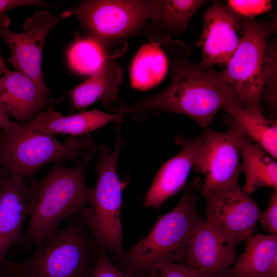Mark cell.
Here are the masks:
<instances>
[{
    "label": "cell",
    "instance_id": "cell-1",
    "mask_svg": "<svg viewBox=\"0 0 277 277\" xmlns=\"http://www.w3.org/2000/svg\"><path fill=\"white\" fill-rule=\"evenodd\" d=\"M184 56H173L171 81L160 93L135 103L121 102L118 112L143 121L160 111L186 115L202 128L209 126L216 113L237 104L234 92L221 71L202 69L189 63Z\"/></svg>",
    "mask_w": 277,
    "mask_h": 277
},
{
    "label": "cell",
    "instance_id": "cell-2",
    "mask_svg": "<svg viewBox=\"0 0 277 277\" xmlns=\"http://www.w3.org/2000/svg\"><path fill=\"white\" fill-rule=\"evenodd\" d=\"M95 153L87 154L74 167L55 162L43 179L29 183V219L22 242L38 248L61 223L90 204L93 189L87 185L85 172Z\"/></svg>",
    "mask_w": 277,
    "mask_h": 277
},
{
    "label": "cell",
    "instance_id": "cell-3",
    "mask_svg": "<svg viewBox=\"0 0 277 277\" xmlns=\"http://www.w3.org/2000/svg\"><path fill=\"white\" fill-rule=\"evenodd\" d=\"M274 29V22L241 17L242 36L226 69L221 71L240 106L262 112L264 100L272 107H276V48L267 43Z\"/></svg>",
    "mask_w": 277,
    "mask_h": 277
},
{
    "label": "cell",
    "instance_id": "cell-4",
    "mask_svg": "<svg viewBox=\"0 0 277 277\" xmlns=\"http://www.w3.org/2000/svg\"><path fill=\"white\" fill-rule=\"evenodd\" d=\"M100 246L77 213L64 227L57 228L30 258L7 260L0 274L9 277H89Z\"/></svg>",
    "mask_w": 277,
    "mask_h": 277
},
{
    "label": "cell",
    "instance_id": "cell-5",
    "mask_svg": "<svg viewBox=\"0 0 277 277\" xmlns=\"http://www.w3.org/2000/svg\"><path fill=\"white\" fill-rule=\"evenodd\" d=\"M195 194L187 186L177 205L160 216L141 240L116 258L119 267L132 277H149L157 265L182 263L191 235L202 219Z\"/></svg>",
    "mask_w": 277,
    "mask_h": 277
},
{
    "label": "cell",
    "instance_id": "cell-6",
    "mask_svg": "<svg viewBox=\"0 0 277 277\" xmlns=\"http://www.w3.org/2000/svg\"><path fill=\"white\" fill-rule=\"evenodd\" d=\"M21 123V128L16 132H0V164L13 179L30 178L47 164L79 161L97 151L88 134L69 135L62 143L55 135L28 129Z\"/></svg>",
    "mask_w": 277,
    "mask_h": 277
},
{
    "label": "cell",
    "instance_id": "cell-7",
    "mask_svg": "<svg viewBox=\"0 0 277 277\" xmlns=\"http://www.w3.org/2000/svg\"><path fill=\"white\" fill-rule=\"evenodd\" d=\"M116 142L113 150L106 145L97 147L96 167L97 182L90 204L79 212L100 246L117 258L124 252L120 213L122 192L127 182L121 181L116 171L118 155L124 142L121 125L115 126Z\"/></svg>",
    "mask_w": 277,
    "mask_h": 277
},
{
    "label": "cell",
    "instance_id": "cell-8",
    "mask_svg": "<svg viewBox=\"0 0 277 277\" xmlns=\"http://www.w3.org/2000/svg\"><path fill=\"white\" fill-rule=\"evenodd\" d=\"M228 129L220 132L207 129V134L196 165L193 169L204 176L201 190L206 194L241 189L239 183L242 172L240 143L245 135L231 118Z\"/></svg>",
    "mask_w": 277,
    "mask_h": 277
},
{
    "label": "cell",
    "instance_id": "cell-9",
    "mask_svg": "<svg viewBox=\"0 0 277 277\" xmlns=\"http://www.w3.org/2000/svg\"><path fill=\"white\" fill-rule=\"evenodd\" d=\"M148 1L91 0L64 11L59 17H76L101 40L119 38L136 31L148 19Z\"/></svg>",
    "mask_w": 277,
    "mask_h": 277
},
{
    "label": "cell",
    "instance_id": "cell-10",
    "mask_svg": "<svg viewBox=\"0 0 277 277\" xmlns=\"http://www.w3.org/2000/svg\"><path fill=\"white\" fill-rule=\"evenodd\" d=\"M204 196L206 222L229 245L235 247L253 235L261 212L248 194L241 189Z\"/></svg>",
    "mask_w": 277,
    "mask_h": 277
},
{
    "label": "cell",
    "instance_id": "cell-11",
    "mask_svg": "<svg viewBox=\"0 0 277 277\" xmlns=\"http://www.w3.org/2000/svg\"><path fill=\"white\" fill-rule=\"evenodd\" d=\"M59 17L47 10L37 11L24 23V31L16 33L5 28L0 36L10 50L8 62L20 72L29 77L39 91L48 96L50 90L42 74V52L46 38L57 24Z\"/></svg>",
    "mask_w": 277,
    "mask_h": 277
},
{
    "label": "cell",
    "instance_id": "cell-12",
    "mask_svg": "<svg viewBox=\"0 0 277 277\" xmlns=\"http://www.w3.org/2000/svg\"><path fill=\"white\" fill-rule=\"evenodd\" d=\"M241 17L219 1L206 10L203 31L198 44L202 56L196 65L201 69L211 68L216 64L227 65L235 53L240 38Z\"/></svg>",
    "mask_w": 277,
    "mask_h": 277
},
{
    "label": "cell",
    "instance_id": "cell-13",
    "mask_svg": "<svg viewBox=\"0 0 277 277\" xmlns=\"http://www.w3.org/2000/svg\"><path fill=\"white\" fill-rule=\"evenodd\" d=\"M207 134V130L195 138L176 136L175 143L181 150L157 172L144 198L145 207L157 209L184 187L191 169L198 161Z\"/></svg>",
    "mask_w": 277,
    "mask_h": 277
},
{
    "label": "cell",
    "instance_id": "cell-14",
    "mask_svg": "<svg viewBox=\"0 0 277 277\" xmlns=\"http://www.w3.org/2000/svg\"><path fill=\"white\" fill-rule=\"evenodd\" d=\"M235 260V247L226 243L202 219L191 235L182 263L211 277H223Z\"/></svg>",
    "mask_w": 277,
    "mask_h": 277
},
{
    "label": "cell",
    "instance_id": "cell-15",
    "mask_svg": "<svg viewBox=\"0 0 277 277\" xmlns=\"http://www.w3.org/2000/svg\"><path fill=\"white\" fill-rule=\"evenodd\" d=\"M28 185L26 179L7 175L0 185V271L9 249L23 241V225L29 214Z\"/></svg>",
    "mask_w": 277,
    "mask_h": 277
},
{
    "label": "cell",
    "instance_id": "cell-16",
    "mask_svg": "<svg viewBox=\"0 0 277 277\" xmlns=\"http://www.w3.org/2000/svg\"><path fill=\"white\" fill-rule=\"evenodd\" d=\"M47 103L48 97L25 74L8 70L0 76V106L18 121L30 122Z\"/></svg>",
    "mask_w": 277,
    "mask_h": 277
},
{
    "label": "cell",
    "instance_id": "cell-17",
    "mask_svg": "<svg viewBox=\"0 0 277 277\" xmlns=\"http://www.w3.org/2000/svg\"><path fill=\"white\" fill-rule=\"evenodd\" d=\"M122 76V69L116 62L110 58L105 61L86 80L67 92L73 110H83L101 100L105 107L116 113Z\"/></svg>",
    "mask_w": 277,
    "mask_h": 277
},
{
    "label": "cell",
    "instance_id": "cell-18",
    "mask_svg": "<svg viewBox=\"0 0 277 277\" xmlns=\"http://www.w3.org/2000/svg\"><path fill=\"white\" fill-rule=\"evenodd\" d=\"M117 113H107L96 109L68 116L52 110L42 111L31 121L23 123L30 130L55 135L69 134L80 136L88 134L109 123L123 121Z\"/></svg>",
    "mask_w": 277,
    "mask_h": 277
},
{
    "label": "cell",
    "instance_id": "cell-19",
    "mask_svg": "<svg viewBox=\"0 0 277 277\" xmlns=\"http://www.w3.org/2000/svg\"><path fill=\"white\" fill-rule=\"evenodd\" d=\"M246 241L244 252L224 276L277 277V234H253Z\"/></svg>",
    "mask_w": 277,
    "mask_h": 277
},
{
    "label": "cell",
    "instance_id": "cell-20",
    "mask_svg": "<svg viewBox=\"0 0 277 277\" xmlns=\"http://www.w3.org/2000/svg\"><path fill=\"white\" fill-rule=\"evenodd\" d=\"M242 172L245 182L241 190L250 194L261 187L277 190V163L275 159L244 135L241 141Z\"/></svg>",
    "mask_w": 277,
    "mask_h": 277
},
{
    "label": "cell",
    "instance_id": "cell-21",
    "mask_svg": "<svg viewBox=\"0 0 277 277\" xmlns=\"http://www.w3.org/2000/svg\"><path fill=\"white\" fill-rule=\"evenodd\" d=\"M160 43L143 45L136 53L130 68V85L145 91L159 84L165 77L168 58Z\"/></svg>",
    "mask_w": 277,
    "mask_h": 277
},
{
    "label": "cell",
    "instance_id": "cell-22",
    "mask_svg": "<svg viewBox=\"0 0 277 277\" xmlns=\"http://www.w3.org/2000/svg\"><path fill=\"white\" fill-rule=\"evenodd\" d=\"M225 111L252 139L275 160L277 157V124L266 118L262 112L253 111L237 104L228 105Z\"/></svg>",
    "mask_w": 277,
    "mask_h": 277
},
{
    "label": "cell",
    "instance_id": "cell-23",
    "mask_svg": "<svg viewBox=\"0 0 277 277\" xmlns=\"http://www.w3.org/2000/svg\"><path fill=\"white\" fill-rule=\"evenodd\" d=\"M206 1L201 0L148 1V19L161 30L180 32Z\"/></svg>",
    "mask_w": 277,
    "mask_h": 277
},
{
    "label": "cell",
    "instance_id": "cell-24",
    "mask_svg": "<svg viewBox=\"0 0 277 277\" xmlns=\"http://www.w3.org/2000/svg\"><path fill=\"white\" fill-rule=\"evenodd\" d=\"M67 58L74 71L91 75L110 56L106 54L101 42L93 37L77 39L69 50Z\"/></svg>",
    "mask_w": 277,
    "mask_h": 277
},
{
    "label": "cell",
    "instance_id": "cell-25",
    "mask_svg": "<svg viewBox=\"0 0 277 277\" xmlns=\"http://www.w3.org/2000/svg\"><path fill=\"white\" fill-rule=\"evenodd\" d=\"M227 7L241 17L252 18L265 13L272 7L270 1H235L227 2Z\"/></svg>",
    "mask_w": 277,
    "mask_h": 277
},
{
    "label": "cell",
    "instance_id": "cell-26",
    "mask_svg": "<svg viewBox=\"0 0 277 277\" xmlns=\"http://www.w3.org/2000/svg\"><path fill=\"white\" fill-rule=\"evenodd\" d=\"M89 277H132L111 261L108 251L100 246L94 267Z\"/></svg>",
    "mask_w": 277,
    "mask_h": 277
},
{
    "label": "cell",
    "instance_id": "cell-27",
    "mask_svg": "<svg viewBox=\"0 0 277 277\" xmlns=\"http://www.w3.org/2000/svg\"><path fill=\"white\" fill-rule=\"evenodd\" d=\"M155 269L162 277H211L183 263H162L157 265Z\"/></svg>",
    "mask_w": 277,
    "mask_h": 277
},
{
    "label": "cell",
    "instance_id": "cell-28",
    "mask_svg": "<svg viewBox=\"0 0 277 277\" xmlns=\"http://www.w3.org/2000/svg\"><path fill=\"white\" fill-rule=\"evenodd\" d=\"M259 221L263 230L269 234H277V190L270 195L267 209L260 213Z\"/></svg>",
    "mask_w": 277,
    "mask_h": 277
},
{
    "label": "cell",
    "instance_id": "cell-29",
    "mask_svg": "<svg viewBox=\"0 0 277 277\" xmlns=\"http://www.w3.org/2000/svg\"><path fill=\"white\" fill-rule=\"evenodd\" d=\"M31 5L49 7L48 4L38 0H0V16L6 14L7 11L14 8Z\"/></svg>",
    "mask_w": 277,
    "mask_h": 277
},
{
    "label": "cell",
    "instance_id": "cell-30",
    "mask_svg": "<svg viewBox=\"0 0 277 277\" xmlns=\"http://www.w3.org/2000/svg\"><path fill=\"white\" fill-rule=\"evenodd\" d=\"M0 128L2 131L11 133L18 131L21 128V123L12 122L9 115L0 106Z\"/></svg>",
    "mask_w": 277,
    "mask_h": 277
},
{
    "label": "cell",
    "instance_id": "cell-31",
    "mask_svg": "<svg viewBox=\"0 0 277 277\" xmlns=\"http://www.w3.org/2000/svg\"><path fill=\"white\" fill-rule=\"evenodd\" d=\"M10 23V18L6 15L0 16V30L5 28H8ZM8 69L4 58L0 53V74L7 72Z\"/></svg>",
    "mask_w": 277,
    "mask_h": 277
},
{
    "label": "cell",
    "instance_id": "cell-32",
    "mask_svg": "<svg viewBox=\"0 0 277 277\" xmlns=\"http://www.w3.org/2000/svg\"><path fill=\"white\" fill-rule=\"evenodd\" d=\"M8 175L7 173L4 171L3 169L2 166L0 164V185L3 181V180L5 179V177Z\"/></svg>",
    "mask_w": 277,
    "mask_h": 277
},
{
    "label": "cell",
    "instance_id": "cell-33",
    "mask_svg": "<svg viewBox=\"0 0 277 277\" xmlns=\"http://www.w3.org/2000/svg\"><path fill=\"white\" fill-rule=\"evenodd\" d=\"M149 277H162L161 274L156 270L152 271Z\"/></svg>",
    "mask_w": 277,
    "mask_h": 277
},
{
    "label": "cell",
    "instance_id": "cell-34",
    "mask_svg": "<svg viewBox=\"0 0 277 277\" xmlns=\"http://www.w3.org/2000/svg\"><path fill=\"white\" fill-rule=\"evenodd\" d=\"M0 277H9V276L4 275V274H0Z\"/></svg>",
    "mask_w": 277,
    "mask_h": 277
},
{
    "label": "cell",
    "instance_id": "cell-35",
    "mask_svg": "<svg viewBox=\"0 0 277 277\" xmlns=\"http://www.w3.org/2000/svg\"><path fill=\"white\" fill-rule=\"evenodd\" d=\"M223 277H227V276H223Z\"/></svg>",
    "mask_w": 277,
    "mask_h": 277
}]
</instances>
